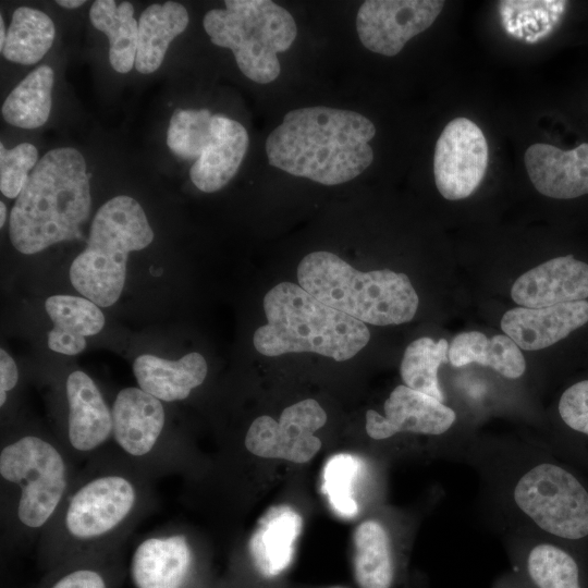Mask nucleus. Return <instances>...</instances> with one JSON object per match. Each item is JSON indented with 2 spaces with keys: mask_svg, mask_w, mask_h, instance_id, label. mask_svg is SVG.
I'll use <instances>...</instances> for the list:
<instances>
[{
  "mask_svg": "<svg viewBox=\"0 0 588 588\" xmlns=\"http://www.w3.org/2000/svg\"><path fill=\"white\" fill-rule=\"evenodd\" d=\"M154 483L114 448L91 456L35 546L39 569L126 547L157 504Z\"/></svg>",
  "mask_w": 588,
  "mask_h": 588,
  "instance_id": "nucleus-1",
  "label": "nucleus"
},
{
  "mask_svg": "<svg viewBox=\"0 0 588 588\" xmlns=\"http://www.w3.org/2000/svg\"><path fill=\"white\" fill-rule=\"evenodd\" d=\"M58 439L12 433L0 446L1 547L13 552L37 543L77 474Z\"/></svg>",
  "mask_w": 588,
  "mask_h": 588,
  "instance_id": "nucleus-2",
  "label": "nucleus"
},
{
  "mask_svg": "<svg viewBox=\"0 0 588 588\" xmlns=\"http://www.w3.org/2000/svg\"><path fill=\"white\" fill-rule=\"evenodd\" d=\"M373 123L358 112L329 107L289 111L266 139L269 164L323 185L348 182L373 160Z\"/></svg>",
  "mask_w": 588,
  "mask_h": 588,
  "instance_id": "nucleus-3",
  "label": "nucleus"
},
{
  "mask_svg": "<svg viewBox=\"0 0 588 588\" xmlns=\"http://www.w3.org/2000/svg\"><path fill=\"white\" fill-rule=\"evenodd\" d=\"M89 174L72 147L46 152L30 172L12 208L10 238L22 254L79 238L90 213Z\"/></svg>",
  "mask_w": 588,
  "mask_h": 588,
  "instance_id": "nucleus-4",
  "label": "nucleus"
},
{
  "mask_svg": "<svg viewBox=\"0 0 588 588\" xmlns=\"http://www.w3.org/2000/svg\"><path fill=\"white\" fill-rule=\"evenodd\" d=\"M267 323L253 338L265 356L310 352L343 362L370 339L366 324L318 301L298 284L281 282L264 298Z\"/></svg>",
  "mask_w": 588,
  "mask_h": 588,
  "instance_id": "nucleus-5",
  "label": "nucleus"
},
{
  "mask_svg": "<svg viewBox=\"0 0 588 588\" xmlns=\"http://www.w3.org/2000/svg\"><path fill=\"white\" fill-rule=\"evenodd\" d=\"M297 280L318 301L364 323H404L418 308V295L406 274L389 269L362 272L326 250L301 260Z\"/></svg>",
  "mask_w": 588,
  "mask_h": 588,
  "instance_id": "nucleus-6",
  "label": "nucleus"
},
{
  "mask_svg": "<svg viewBox=\"0 0 588 588\" xmlns=\"http://www.w3.org/2000/svg\"><path fill=\"white\" fill-rule=\"evenodd\" d=\"M152 240L139 203L125 195L111 198L96 212L87 246L71 265L72 285L100 307L113 305L124 287L128 254Z\"/></svg>",
  "mask_w": 588,
  "mask_h": 588,
  "instance_id": "nucleus-7",
  "label": "nucleus"
},
{
  "mask_svg": "<svg viewBox=\"0 0 588 588\" xmlns=\"http://www.w3.org/2000/svg\"><path fill=\"white\" fill-rule=\"evenodd\" d=\"M225 9L208 11L203 21L212 44L229 48L241 72L259 84L274 81L297 35L291 13L270 0H225Z\"/></svg>",
  "mask_w": 588,
  "mask_h": 588,
  "instance_id": "nucleus-8",
  "label": "nucleus"
},
{
  "mask_svg": "<svg viewBox=\"0 0 588 588\" xmlns=\"http://www.w3.org/2000/svg\"><path fill=\"white\" fill-rule=\"evenodd\" d=\"M517 509L540 530L575 551L588 552V481L558 462H540L517 479Z\"/></svg>",
  "mask_w": 588,
  "mask_h": 588,
  "instance_id": "nucleus-9",
  "label": "nucleus"
},
{
  "mask_svg": "<svg viewBox=\"0 0 588 588\" xmlns=\"http://www.w3.org/2000/svg\"><path fill=\"white\" fill-rule=\"evenodd\" d=\"M114 449L155 481L187 470L189 452L172 434L163 402L140 388L120 390L111 407Z\"/></svg>",
  "mask_w": 588,
  "mask_h": 588,
  "instance_id": "nucleus-10",
  "label": "nucleus"
},
{
  "mask_svg": "<svg viewBox=\"0 0 588 588\" xmlns=\"http://www.w3.org/2000/svg\"><path fill=\"white\" fill-rule=\"evenodd\" d=\"M326 421L321 405L306 399L284 408L279 421L268 415L254 419L243 443L248 453L258 457L306 463L321 448L320 439L314 433Z\"/></svg>",
  "mask_w": 588,
  "mask_h": 588,
  "instance_id": "nucleus-11",
  "label": "nucleus"
},
{
  "mask_svg": "<svg viewBox=\"0 0 588 588\" xmlns=\"http://www.w3.org/2000/svg\"><path fill=\"white\" fill-rule=\"evenodd\" d=\"M489 149L481 128L467 118L450 121L440 134L433 155L434 182L449 200L470 196L488 167Z\"/></svg>",
  "mask_w": 588,
  "mask_h": 588,
  "instance_id": "nucleus-12",
  "label": "nucleus"
},
{
  "mask_svg": "<svg viewBox=\"0 0 588 588\" xmlns=\"http://www.w3.org/2000/svg\"><path fill=\"white\" fill-rule=\"evenodd\" d=\"M197 567L191 536L169 525L137 542L127 575L134 588H194Z\"/></svg>",
  "mask_w": 588,
  "mask_h": 588,
  "instance_id": "nucleus-13",
  "label": "nucleus"
},
{
  "mask_svg": "<svg viewBox=\"0 0 588 588\" xmlns=\"http://www.w3.org/2000/svg\"><path fill=\"white\" fill-rule=\"evenodd\" d=\"M65 417L59 442L75 463L88 461L112 439V412L95 381L74 370L64 381Z\"/></svg>",
  "mask_w": 588,
  "mask_h": 588,
  "instance_id": "nucleus-14",
  "label": "nucleus"
},
{
  "mask_svg": "<svg viewBox=\"0 0 588 588\" xmlns=\"http://www.w3.org/2000/svg\"><path fill=\"white\" fill-rule=\"evenodd\" d=\"M443 5L441 0L364 1L356 15L358 37L368 50L393 57L432 25Z\"/></svg>",
  "mask_w": 588,
  "mask_h": 588,
  "instance_id": "nucleus-15",
  "label": "nucleus"
},
{
  "mask_svg": "<svg viewBox=\"0 0 588 588\" xmlns=\"http://www.w3.org/2000/svg\"><path fill=\"white\" fill-rule=\"evenodd\" d=\"M384 415L366 412V432L375 440L391 438L399 432L440 436L455 422V412L428 394L405 384L393 389L383 404Z\"/></svg>",
  "mask_w": 588,
  "mask_h": 588,
  "instance_id": "nucleus-16",
  "label": "nucleus"
},
{
  "mask_svg": "<svg viewBox=\"0 0 588 588\" xmlns=\"http://www.w3.org/2000/svg\"><path fill=\"white\" fill-rule=\"evenodd\" d=\"M513 301L542 308L588 297V265L573 256L550 259L523 273L511 289Z\"/></svg>",
  "mask_w": 588,
  "mask_h": 588,
  "instance_id": "nucleus-17",
  "label": "nucleus"
},
{
  "mask_svg": "<svg viewBox=\"0 0 588 588\" xmlns=\"http://www.w3.org/2000/svg\"><path fill=\"white\" fill-rule=\"evenodd\" d=\"M524 161L531 183L542 195L569 199L588 194V143L569 150L532 144Z\"/></svg>",
  "mask_w": 588,
  "mask_h": 588,
  "instance_id": "nucleus-18",
  "label": "nucleus"
},
{
  "mask_svg": "<svg viewBox=\"0 0 588 588\" xmlns=\"http://www.w3.org/2000/svg\"><path fill=\"white\" fill-rule=\"evenodd\" d=\"M587 322L588 302L578 301L510 309L502 317L501 328L522 350L537 351L553 345Z\"/></svg>",
  "mask_w": 588,
  "mask_h": 588,
  "instance_id": "nucleus-19",
  "label": "nucleus"
},
{
  "mask_svg": "<svg viewBox=\"0 0 588 588\" xmlns=\"http://www.w3.org/2000/svg\"><path fill=\"white\" fill-rule=\"evenodd\" d=\"M302 528V516L289 505L272 506L258 519L247 553L261 577H275L291 565Z\"/></svg>",
  "mask_w": 588,
  "mask_h": 588,
  "instance_id": "nucleus-20",
  "label": "nucleus"
},
{
  "mask_svg": "<svg viewBox=\"0 0 588 588\" xmlns=\"http://www.w3.org/2000/svg\"><path fill=\"white\" fill-rule=\"evenodd\" d=\"M248 144L247 131L240 122L213 114L211 139L189 170L193 184L205 193L224 187L237 172Z\"/></svg>",
  "mask_w": 588,
  "mask_h": 588,
  "instance_id": "nucleus-21",
  "label": "nucleus"
},
{
  "mask_svg": "<svg viewBox=\"0 0 588 588\" xmlns=\"http://www.w3.org/2000/svg\"><path fill=\"white\" fill-rule=\"evenodd\" d=\"M133 372L138 388L163 403H173L186 400L205 382L208 366L196 352L179 360L145 354L134 360Z\"/></svg>",
  "mask_w": 588,
  "mask_h": 588,
  "instance_id": "nucleus-22",
  "label": "nucleus"
},
{
  "mask_svg": "<svg viewBox=\"0 0 588 588\" xmlns=\"http://www.w3.org/2000/svg\"><path fill=\"white\" fill-rule=\"evenodd\" d=\"M53 322L48 333V346L53 352L76 355L86 347L85 336L100 332L105 316L88 298L73 295H52L45 303Z\"/></svg>",
  "mask_w": 588,
  "mask_h": 588,
  "instance_id": "nucleus-23",
  "label": "nucleus"
},
{
  "mask_svg": "<svg viewBox=\"0 0 588 588\" xmlns=\"http://www.w3.org/2000/svg\"><path fill=\"white\" fill-rule=\"evenodd\" d=\"M517 576L527 588H585L578 554L556 541L529 548L518 561Z\"/></svg>",
  "mask_w": 588,
  "mask_h": 588,
  "instance_id": "nucleus-24",
  "label": "nucleus"
},
{
  "mask_svg": "<svg viewBox=\"0 0 588 588\" xmlns=\"http://www.w3.org/2000/svg\"><path fill=\"white\" fill-rule=\"evenodd\" d=\"M187 10L180 3L168 1L147 7L138 20V42L135 68L150 74L162 64L172 40L188 25Z\"/></svg>",
  "mask_w": 588,
  "mask_h": 588,
  "instance_id": "nucleus-25",
  "label": "nucleus"
},
{
  "mask_svg": "<svg viewBox=\"0 0 588 588\" xmlns=\"http://www.w3.org/2000/svg\"><path fill=\"white\" fill-rule=\"evenodd\" d=\"M448 355L454 367L476 363L507 379L522 377L526 369L522 351L506 334L488 338L479 331L462 332L452 340Z\"/></svg>",
  "mask_w": 588,
  "mask_h": 588,
  "instance_id": "nucleus-26",
  "label": "nucleus"
},
{
  "mask_svg": "<svg viewBox=\"0 0 588 588\" xmlns=\"http://www.w3.org/2000/svg\"><path fill=\"white\" fill-rule=\"evenodd\" d=\"M354 577L359 588H392L395 563L389 534L375 519L360 523L354 531Z\"/></svg>",
  "mask_w": 588,
  "mask_h": 588,
  "instance_id": "nucleus-27",
  "label": "nucleus"
},
{
  "mask_svg": "<svg viewBox=\"0 0 588 588\" xmlns=\"http://www.w3.org/2000/svg\"><path fill=\"white\" fill-rule=\"evenodd\" d=\"M126 576L124 547L45 572L35 588H120Z\"/></svg>",
  "mask_w": 588,
  "mask_h": 588,
  "instance_id": "nucleus-28",
  "label": "nucleus"
},
{
  "mask_svg": "<svg viewBox=\"0 0 588 588\" xmlns=\"http://www.w3.org/2000/svg\"><path fill=\"white\" fill-rule=\"evenodd\" d=\"M89 19L95 28L108 36L113 70L122 74L130 72L135 65L138 42V21L134 19L133 4L97 0L90 7Z\"/></svg>",
  "mask_w": 588,
  "mask_h": 588,
  "instance_id": "nucleus-29",
  "label": "nucleus"
},
{
  "mask_svg": "<svg viewBox=\"0 0 588 588\" xmlns=\"http://www.w3.org/2000/svg\"><path fill=\"white\" fill-rule=\"evenodd\" d=\"M53 70L46 64L28 73L8 95L1 113L5 122L21 128L45 124L52 105Z\"/></svg>",
  "mask_w": 588,
  "mask_h": 588,
  "instance_id": "nucleus-30",
  "label": "nucleus"
},
{
  "mask_svg": "<svg viewBox=\"0 0 588 588\" xmlns=\"http://www.w3.org/2000/svg\"><path fill=\"white\" fill-rule=\"evenodd\" d=\"M54 36V24L46 13L20 7L13 12L1 52L11 62L32 65L49 51Z\"/></svg>",
  "mask_w": 588,
  "mask_h": 588,
  "instance_id": "nucleus-31",
  "label": "nucleus"
},
{
  "mask_svg": "<svg viewBox=\"0 0 588 588\" xmlns=\"http://www.w3.org/2000/svg\"><path fill=\"white\" fill-rule=\"evenodd\" d=\"M449 343L445 339L434 341L422 336L406 347L400 367L404 384L443 402L438 381V369L449 360Z\"/></svg>",
  "mask_w": 588,
  "mask_h": 588,
  "instance_id": "nucleus-32",
  "label": "nucleus"
},
{
  "mask_svg": "<svg viewBox=\"0 0 588 588\" xmlns=\"http://www.w3.org/2000/svg\"><path fill=\"white\" fill-rule=\"evenodd\" d=\"M212 115L207 109H176L167 132L170 150L181 159L197 160L211 139Z\"/></svg>",
  "mask_w": 588,
  "mask_h": 588,
  "instance_id": "nucleus-33",
  "label": "nucleus"
},
{
  "mask_svg": "<svg viewBox=\"0 0 588 588\" xmlns=\"http://www.w3.org/2000/svg\"><path fill=\"white\" fill-rule=\"evenodd\" d=\"M360 468V460L348 453L335 454L326 463L322 490L329 504L342 517L352 518L358 512L353 489Z\"/></svg>",
  "mask_w": 588,
  "mask_h": 588,
  "instance_id": "nucleus-34",
  "label": "nucleus"
},
{
  "mask_svg": "<svg viewBox=\"0 0 588 588\" xmlns=\"http://www.w3.org/2000/svg\"><path fill=\"white\" fill-rule=\"evenodd\" d=\"M564 426L576 434L577 442L568 448V455L588 468V379L566 388L558 403Z\"/></svg>",
  "mask_w": 588,
  "mask_h": 588,
  "instance_id": "nucleus-35",
  "label": "nucleus"
},
{
  "mask_svg": "<svg viewBox=\"0 0 588 588\" xmlns=\"http://www.w3.org/2000/svg\"><path fill=\"white\" fill-rule=\"evenodd\" d=\"M38 150L29 143L12 149L0 143V191L8 198H17L38 162Z\"/></svg>",
  "mask_w": 588,
  "mask_h": 588,
  "instance_id": "nucleus-36",
  "label": "nucleus"
},
{
  "mask_svg": "<svg viewBox=\"0 0 588 588\" xmlns=\"http://www.w3.org/2000/svg\"><path fill=\"white\" fill-rule=\"evenodd\" d=\"M19 369L14 359L3 350H0V406L3 407L9 392L15 389L19 382Z\"/></svg>",
  "mask_w": 588,
  "mask_h": 588,
  "instance_id": "nucleus-37",
  "label": "nucleus"
},
{
  "mask_svg": "<svg viewBox=\"0 0 588 588\" xmlns=\"http://www.w3.org/2000/svg\"><path fill=\"white\" fill-rule=\"evenodd\" d=\"M495 588H527L517 576H509L499 581Z\"/></svg>",
  "mask_w": 588,
  "mask_h": 588,
  "instance_id": "nucleus-38",
  "label": "nucleus"
},
{
  "mask_svg": "<svg viewBox=\"0 0 588 588\" xmlns=\"http://www.w3.org/2000/svg\"><path fill=\"white\" fill-rule=\"evenodd\" d=\"M85 1L83 0H58L57 4L66 9H76L83 5Z\"/></svg>",
  "mask_w": 588,
  "mask_h": 588,
  "instance_id": "nucleus-39",
  "label": "nucleus"
},
{
  "mask_svg": "<svg viewBox=\"0 0 588 588\" xmlns=\"http://www.w3.org/2000/svg\"><path fill=\"white\" fill-rule=\"evenodd\" d=\"M7 29L2 15L0 16V49L2 50L7 39Z\"/></svg>",
  "mask_w": 588,
  "mask_h": 588,
  "instance_id": "nucleus-40",
  "label": "nucleus"
},
{
  "mask_svg": "<svg viewBox=\"0 0 588 588\" xmlns=\"http://www.w3.org/2000/svg\"><path fill=\"white\" fill-rule=\"evenodd\" d=\"M7 218V207L3 201L0 203V226L2 228L5 223Z\"/></svg>",
  "mask_w": 588,
  "mask_h": 588,
  "instance_id": "nucleus-41",
  "label": "nucleus"
},
{
  "mask_svg": "<svg viewBox=\"0 0 588 588\" xmlns=\"http://www.w3.org/2000/svg\"><path fill=\"white\" fill-rule=\"evenodd\" d=\"M331 588H343V587H338V586H336V587H331Z\"/></svg>",
  "mask_w": 588,
  "mask_h": 588,
  "instance_id": "nucleus-42",
  "label": "nucleus"
}]
</instances>
